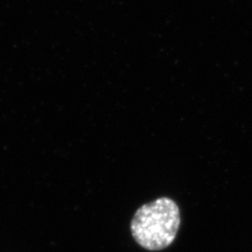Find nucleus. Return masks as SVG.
Wrapping results in <instances>:
<instances>
[{
    "label": "nucleus",
    "instance_id": "1",
    "mask_svg": "<svg viewBox=\"0 0 252 252\" xmlns=\"http://www.w3.org/2000/svg\"><path fill=\"white\" fill-rule=\"evenodd\" d=\"M180 224L177 203L163 196L142 205L131 220L130 230L141 247L159 251L170 246L176 240Z\"/></svg>",
    "mask_w": 252,
    "mask_h": 252
}]
</instances>
